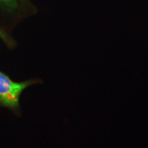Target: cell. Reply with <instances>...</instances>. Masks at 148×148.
<instances>
[{
    "label": "cell",
    "instance_id": "1",
    "mask_svg": "<svg viewBox=\"0 0 148 148\" xmlns=\"http://www.w3.org/2000/svg\"><path fill=\"white\" fill-rule=\"evenodd\" d=\"M33 84V80L14 82L3 72L0 71V105L10 109L17 108L22 92Z\"/></svg>",
    "mask_w": 148,
    "mask_h": 148
},
{
    "label": "cell",
    "instance_id": "2",
    "mask_svg": "<svg viewBox=\"0 0 148 148\" xmlns=\"http://www.w3.org/2000/svg\"><path fill=\"white\" fill-rule=\"evenodd\" d=\"M0 3L10 8H15L17 6L16 0H0Z\"/></svg>",
    "mask_w": 148,
    "mask_h": 148
},
{
    "label": "cell",
    "instance_id": "3",
    "mask_svg": "<svg viewBox=\"0 0 148 148\" xmlns=\"http://www.w3.org/2000/svg\"><path fill=\"white\" fill-rule=\"evenodd\" d=\"M0 37H1V38H3V39L4 40H7L6 35H5L4 33H3L2 31L1 30V29H0Z\"/></svg>",
    "mask_w": 148,
    "mask_h": 148
}]
</instances>
